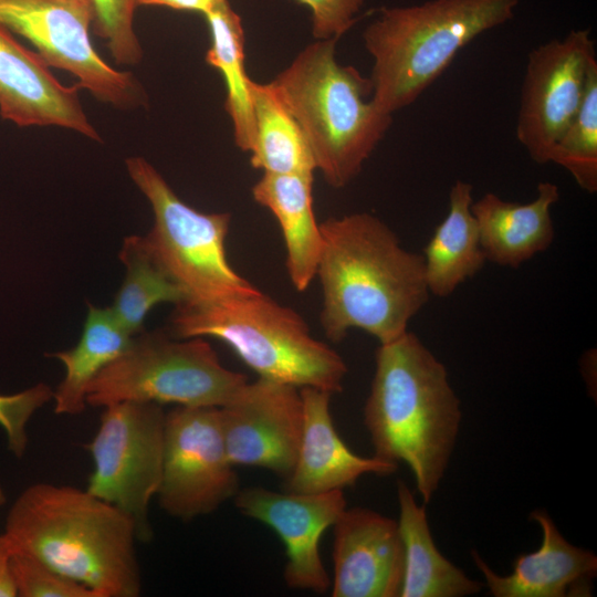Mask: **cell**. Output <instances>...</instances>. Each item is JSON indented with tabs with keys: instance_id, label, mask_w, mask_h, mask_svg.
I'll return each instance as SVG.
<instances>
[{
	"instance_id": "obj_1",
	"label": "cell",
	"mask_w": 597,
	"mask_h": 597,
	"mask_svg": "<svg viewBox=\"0 0 597 597\" xmlns=\"http://www.w3.org/2000/svg\"><path fill=\"white\" fill-rule=\"evenodd\" d=\"M321 326L332 342L362 329L379 344L402 336L429 298L423 256L379 218L352 213L320 224Z\"/></svg>"
},
{
	"instance_id": "obj_2",
	"label": "cell",
	"mask_w": 597,
	"mask_h": 597,
	"mask_svg": "<svg viewBox=\"0 0 597 597\" xmlns=\"http://www.w3.org/2000/svg\"><path fill=\"white\" fill-rule=\"evenodd\" d=\"M3 533L31 555L97 597H137L142 574L135 521L86 489L39 482L8 511Z\"/></svg>"
},
{
	"instance_id": "obj_3",
	"label": "cell",
	"mask_w": 597,
	"mask_h": 597,
	"mask_svg": "<svg viewBox=\"0 0 597 597\" xmlns=\"http://www.w3.org/2000/svg\"><path fill=\"white\" fill-rule=\"evenodd\" d=\"M461 419L446 366L417 335L379 344L364 425L374 457L406 463L425 504L444 476Z\"/></svg>"
},
{
	"instance_id": "obj_4",
	"label": "cell",
	"mask_w": 597,
	"mask_h": 597,
	"mask_svg": "<svg viewBox=\"0 0 597 597\" xmlns=\"http://www.w3.org/2000/svg\"><path fill=\"white\" fill-rule=\"evenodd\" d=\"M335 43H312L271 84L301 127L316 169L342 188L359 174L392 119L366 100L370 80L336 61Z\"/></svg>"
},
{
	"instance_id": "obj_5",
	"label": "cell",
	"mask_w": 597,
	"mask_h": 597,
	"mask_svg": "<svg viewBox=\"0 0 597 597\" xmlns=\"http://www.w3.org/2000/svg\"><path fill=\"white\" fill-rule=\"evenodd\" d=\"M170 335L217 338L261 378L332 395L343 390L347 366L342 356L316 339L300 314L260 290L176 304Z\"/></svg>"
},
{
	"instance_id": "obj_6",
	"label": "cell",
	"mask_w": 597,
	"mask_h": 597,
	"mask_svg": "<svg viewBox=\"0 0 597 597\" xmlns=\"http://www.w3.org/2000/svg\"><path fill=\"white\" fill-rule=\"evenodd\" d=\"M520 0H430L383 8L364 32L374 59L376 106L392 114L413 103L457 53L482 33L514 17Z\"/></svg>"
},
{
	"instance_id": "obj_7",
	"label": "cell",
	"mask_w": 597,
	"mask_h": 597,
	"mask_svg": "<svg viewBox=\"0 0 597 597\" xmlns=\"http://www.w3.org/2000/svg\"><path fill=\"white\" fill-rule=\"evenodd\" d=\"M181 339L165 332L134 336L127 349L93 379L87 405L144 401L219 408L249 381L224 367L203 337Z\"/></svg>"
},
{
	"instance_id": "obj_8",
	"label": "cell",
	"mask_w": 597,
	"mask_h": 597,
	"mask_svg": "<svg viewBox=\"0 0 597 597\" xmlns=\"http://www.w3.org/2000/svg\"><path fill=\"white\" fill-rule=\"evenodd\" d=\"M126 167L154 212V226L145 235L148 247L181 289L182 302H209L258 290L227 258L229 213H203L186 205L142 157L128 158Z\"/></svg>"
},
{
	"instance_id": "obj_9",
	"label": "cell",
	"mask_w": 597,
	"mask_h": 597,
	"mask_svg": "<svg viewBox=\"0 0 597 597\" xmlns=\"http://www.w3.org/2000/svg\"><path fill=\"white\" fill-rule=\"evenodd\" d=\"M165 420L159 404L114 402L103 407L87 444L93 471L86 490L128 514L142 542L153 536L149 506L161 480Z\"/></svg>"
},
{
	"instance_id": "obj_10",
	"label": "cell",
	"mask_w": 597,
	"mask_h": 597,
	"mask_svg": "<svg viewBox=\"0 0 597 597\" xmlns=\"http://www.w3.org/2000/svg\"><path fill=\"white\" fill-rule=\"evenodd\" d=\"M91 0H0V24L30 41L49 66L70 72L97 100L121 108L145 104L136 77L107 64L95 51Z\"/></svg>"
},
{
	"instance_id": "obj_11",
	"label": "cell",
	"mask_w": 597,
	"mask_h": 597,
	"mask_svg": "<svg viewBox=\"0 0 597 597\" xmlns=\"http://www.w3.org/2000/svg\"><path fill=\"white\" fill-rule=\"evenodd\" d=\"M240 490L218 407L176 406L166 412L157 499L168 515L190 521L211 514Z\"/></svg>"
},
{
	"instance_id": "obj_12",
	"label": "cell",
	"mask_w": 597,
	"mask_h": 597,
	"mask_svg": "<svg viewBox=\"0 0 597 597\" xmlns=\"http://www.w3.org/2000/svg\"><path fill=\"white\" fill-rule=\"evenodd\" d=\"M596 65L595 41L586 29L572 30L530 51L516 138L535 163H548L553 146L582 105Z\"/></svg>"
},
{
	"instance_id": "obj_13",
	"label": "cell",
	"mask_w": 597,
	"mask_h": 597,
	"mask_svg": "<svg viewBox=\"0 0 597 597\" xmlns=\"http://www.w3.org/2000/svg\"><path fill=\"white\" fill-rule=\"evenodd\" d=\"M231 463L269 470L284 480L295 464L303 426L301 389L259 377L219 407Z\"/></svg>"
},
{
	"instance_id": "obj_14",
	"label": "cell",
	"mask_w": 597,
	"mask_h": 597,
	"mask_svg": "<svg viewBox=\"0 0 597 597\" xmlns=\"http://www.w3.org/2000/svg\"><path fill=\"white\" fill-rule=\"evenodd\" d=\"M233 499L241 514L265 524L283 542V576L290 588L318 594L329 588L320 542L347 507L343 491L295 493L250 486L239 490Z\"/></svg>"
},
{
	"instance_id": "obj_15",
	"label": "cell",
	"mask_w": 597,
	"mask_h": 597,
	"mask_svg": "<svg viewBox=\"0 0 597 597\" xmlns=\"http://www.w3.org/2000/svg\"><path fill=\"white\" fill-rule=\"evenodd\" d=\"M332 527V596L399 597L405 549L397 521L370 509L346 507Z\"/></svg>"
},
{
	"instance_id": "obj_16",
	"label": "cell",
	"mask_w": 597,
	"mask_h": 597,
	"mask_svg": "<svg viewBox=\"0 0 597 597\" xmlns=\"http://www.w3.org/2000/svg\"><path fill=\"white\" fill-rule=\"evenodd\" d=\"M63 85L48 63L0 24V115L20 127L55 125L101 140L80 103L78 90Z\"/></svg>"
},
{
	"instance_id": "obj_17",
	"label": "cell",
	"mask_w": 597,
	"mask_h": 597,
	"mask_svg": "<svg viewBox=\"0 0 597 597\" xmlns=\"http://www.w3.org/2000/svg\"><path fill=\"white\" fill-rule=\"evenodd\" d=\"M530 517L542 530L541 546L520 555L509 575L496 574L479 555H471L494 597H568L590 596L597 574V556L589 549L572 545L552 517L535 510Z\"/></svg>"
},
{
	"instance_id": "obj_18",
	"label": "cell",
	"mask_w": 597,
	"mask_h": 597,
	"mask_svg": "<svg viewBox=\"0 0 597 597\" xmlns=\"http://www.w3.org/2000/svg\"><path fill=\"white\" fill-rule=\"evenodd\" d=\"M303 400V426L292 472L285 479V491L325 493L344 491L368 473L390 474L397 464L376 457L364 458L342 440L332 420V394L300 388Z\"/></svg>"
},
{
	"instance_id": "obj_19",
	"label": "cell",
	"mask_w": 597,
	"mask_h": 597,
	"mask_svg": "<svg viewBox=\"0 0 597 597\" xmlns=\"http://www.w3.org/2000/svg\"><path fill=\"white\" fill-rule=\"evenodd\" d=\"M558 199V187L543 181L537 185L535 199L528 203L510 202L492 192L472 202L471 211L486 261L517 268L547 250L555 233L551 210Z\"/></svg>"
},
{
	"instance_id": "obj_20",
	"label": "cell",
	"mask_w": 597,
	"mask_h": 597,
	"mask_svg": "<svg viewBox=\"0 0 597 597\" xmlns=\"http://www.w3.org/2000/svg\"><path fill=\"white\" fill-rule=\"evenodd\" d=\"M313 176L264 172L253 186L254 200L276 218L285 242L286 270L298 292L316 276L323 248L312 200Z\"/></svg>"
},
{
	"instance_id": "obj_21",
	"label": "cell",
	"mask_w": 597,
	"mask_h": 597,
	"mask_svg": "<svg viewBox=\"0 0 597 597\" xmlns=\"http://www.w3.org/2000/svg\"><path fill=\"white\" fill-rule=\"evenodd\" d=\"M399 520L405 549V573L399 597H464L478 594L484 583L474 580L448 561L431 536L426 506L412 491L397 482Z\"/></svg>"
},
{
	"instance_id": "obj_22",
	"label": "cell",
	"mask_w": 597,
	"mask_h": 597,
	"mask_svg": "<svg viewBox=\"0 0 597 597\" xmlns=\"http://www.w3.org/2000/svg\"><path fill=\"white\" fill-rule=\"evenodd\" d=\"M472 202V185L457 180L449 192L448 213L423 249L426 282L434 296L451 295L486 262Z\"/></svg>"
},
{
	"instance_id": "obj_23",
	"label": "cell",
	"mask_w": 597,
	"mask_h": 597,
	"mask_svg": "<svg viewBox=\"0 0 597 597\" xmlns=\"http://www.w3.org/2000/svg\"><path fill=\"white\" fill-rule=\"evenodd\" d=\"M133 338L109 307L90 305L78 343L71 349L48 355L64 366V377L53 391L54 412L64 416L82 413L87 406V390L93 379L127 349Z\"/></svg>"
},
{
	"instance_id": "obj_24",
	"label": "cell",
	"mask_w": 597,
	"mask_h": 597,
	"mask_svg": "<svg viewBox=\"0 0 597 597\" xmlns=\"http://www.w3.org/2000/svg\"><path fill=\"white\" fill-rule=\"evenodd\" d=\"M254 119L251 165L263 172L313 176L315 161L305 136L271 83H250Z\"/></svg>"
},
{
	"instance_id": "obj_25",
	"label": "cell",
	"mask_w": 597,
	"mask_h": 597,
	"mask_svg": "<svg viewBox=\"0 0 597 597\" xmlns=\"http://www.w3.org/2000/svg\"><path fill=\"white\" fill-rule=\"evenodd\" d=\"M211 35L206 62L223 76L227 87L226 111L230 115L239 148L251 151L254 119L250 94L251 80L244 70V31L241 18L228 0H220L205 14Z\"/></svg>"
},
{
	"instance_id": "obj_26",
	"label": "cell",
	"mask_w": 597,
	"mask_h": 597,
	"mask_svg": "<svg viewBox=\"0 0 597 597\" xmlns=\"http://www.w3.org/2000/svg\"><path fill=\"white\" fill-rule=\"evenodd\" d=\"M119 259L126 268L124 282L109 307L132 336L143 332L144 320L158 303H181L185 295L153 255L145 237L125 238Z\"/></svg>"
},
{
	"instance_id": "obj_27",
	"label": "cell",
	"mask_w": 597,
	"mask_h": 597,
	"mask_svg": "<svg viewBox=\"0 0 597 597\" xmlns=\"http://www.w3.org/2000/svg\"><path fill=\"white\" fill-rule=\"evenodd\" d=\"M548 163L566 169L585 191H597V65L576 115L557 139Z\"/></svg>"
},
{
	"instance_id": "obj_28",
	"label": "cell",
	"mask_w": 597,
	"mask_h": 597,
	"mask_svg": "<svg viewBox=\"0 0 597 597\" xmlns=\"http://www.w3.org/2000/svg\"><path fill=\"white\" fill-rule=\"evenodd\" d=\"M94 8V29L105 40L118 64L133 65L142 60L143 51L134 30L136 0H91Z\"/></svg>"
},
{
	"instance_id": "obj_29",
	"label": "cell",
	"mask_w": 597,
	"mask_h": 597,
	"mask_svg": "<svg viewBox=\"0 0 597 597\" xmlns=\"http://www.w3.org/2000/svg\"><path fill=\"white\" fill-rule=\"evenodd\" d=\"M11 568L20 597H97L88 587L31 555L13 552Z\"/></svg>"
},
{
	"instance_id": "obj_30",
	"label": "cell",
	"mask_w": 597,
	"mask_h": 597,
	"mask_svg": "<svg viewBox=\"0 0 597 597\" xmlns=\"http://www.w3.org/2000/svg\"><path fill=\"white\" fill-rule=\"evenodd\" d=\"M53 391L50 386L40 383L12 395H0V427L9 450L17 458H21L27 450V426L31 417L53 399Z\"/></svg>"
},
{
	"instance_id": "obj_31",
	"label": "cell",
	"mask_w": 597,
	"mask_h": 597,
	"mask_svg": "<svg viewBox=\"0 0 597 597\" xmlns=\"http://www.w3.org/2000/svg\"><path fill=\"white\" fill-rule=\"evenodd\" d=\"M312 11L313 35L338 40L356 21L364 0H294Z\"/></svg>"
},
{
	"instance_id": "obj_32",
	"label": "cell",
	"mask_w": 597,
	"mask_h": 597,
	"mask_svg": "<svg viewBox=\"0 0 597 597\" xmlns=\"http://www.w3.org/2000/svg\"><path fill=\"white\" fill-rule=\"evenodd\" d=\"M13 548L4 533L0 534V597H17L11 568Z\"/></svg>"
},
{
	"instance_id": "obj_33",
	"label": "cell",
	"mask_w": 597,
	"mask_h": 597,
	"mask_svg": "<svg viewBox=\"0 0 597 597\" xmlns=\"http://www.w3.org/2000/svg\"><path fill=\"white\" fill-rule=\"evenodd\" d=\"M220 0H136L137 6H158L175 10L208 13Z\"/></svg>"
},
{
	"instance_id": "obj_34",
	"label": "cell",
	"mask_w": 597,
	"mask_h": 597,
	"mask_svg": "<svg viewBox=\"0 0 597 597\" xmlns=\"http://www.w3.org/2000/svg\"><path fill=\"white\" fill-rule=\"evenodd\" d=\"M6 503V493H4V490L2 488V485L0 484V507Z\"/></svg>"
}]
</instances>
